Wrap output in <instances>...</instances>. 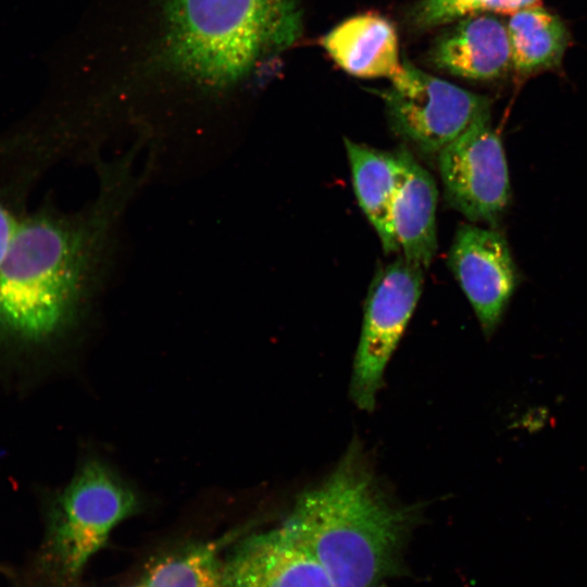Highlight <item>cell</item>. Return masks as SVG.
Wrapping results in <instances>:
<instances>
[{"instance_id":"1","label":"cell","mask_w":587,"mask_h":587,"mask_svg":"<svg viewBox=\"0 0 587 587\" xmlns=\"http://www.w3.org/2000/svg\"><path fill=\"white\" fill-rule=\"evenodd\" d=\"M301 0H136L101 51L117 85L199 99L259 82L301 37Z\"/></svg>"},{"instance_id":"2","label":"cell","mask_w":587,"mask_h":587,"mask_svg":"<svg viewBox=\"0 0 587 587\" xmlns=\"http://www.w3.org/2000/svg\"><path fill=\"white\" fill-rule=\"evenodd\" d=\"M419 513L387 496L361 445L352 442L329 476L297 498L282 525L334 587H379L398 572Z\"/></svg>"},{"instance_id":"3","label":"cell","mask_w":587,"mask_h":587,"mask_svg":"<svg viewBox=\"0 0 587 587\" xmlns=\"http://www.w3.org/2000/svg\"><path fill=\"white\" fill-rule=\"evenodd\" d=\"M109 204L101 200L82 223L37 215L17 225L0 265V337L40 340L66 325L102 246Z\"/></svg>"},{"instance_id":"4","label":"cell","mask_w":587,"mask_h":587,"mask_svg":"<svg viewBox=\"0 0 587 587\" xmlns=\"http://www.w3.org/2000/svg\"><path fill=\"white\" fill-rule=\"evenodd\" d=\"M138 508L132 486L103 461L87 460L52 504L40 558L46 577L63 584L75 579Z\"/></svg>"},{"instance_id":"5","label":"cell","mask_w":587,"mask_h":587,"mask_svg":"<svg viewBox=\"0 0 587 587\" xmlns=\"http://www.w3.org/2000/svg\"><path fill=\"white\" fill-rule=\"evenodd\" d=\"M379 91L392 130L417 150L437 154L475 123L490 117V100L433 76L409 60Z\"/></svg>"},{"instance_id":"6","label":"cell","mask_w":587,"mask_h":587,"mask_svg":"<svg viewBox=\"0 0 587 587\" xmlns=\"http://www.w3.org/2000/svg\"><path fill=\"white\" fill-rule=\"evenodd\" d=\"M423 271L399 257L372 279L350 382V397L362 411L375 408L385 369L421 297Z\"/></svg>"},{"instance_id":"7","label":"cell","mask_w":587,"mask_h":587,"mask_svg":"<svg viewBox=\"0 0 587 587\" xmlns=\"http://www.w3.org/2000/svg\"><path fill=\"white\" fill-rule=\"evenodd\" d=\"M448 204L471 222L497 226L511 202L508 163L490 117L472 125L438 153Z\"/></svg>"},{"instance_id":"8","label":"cell","mask_w":587,"mask_h":587,"mask_svg":"<svg viewBox=\"0 0 587 587\" xmlns=\"http://www.w3.org/2000/svg\"><path fill=\"white\" fill-rule=\"evenodd\" d=\"M448 265L483 333L490 337L521 280L504 234L497 228L462 225L450 247Z\"/></svg>"},{"instance_id":"9","label":"cell","mask_w":587,"mask_h":587,"mask_svg":"<svg viewBox=\"0 0 587 587\" xmlns=\"http://www.w3.org/2000/svg\"><path fill=\"white\" fill-rule=\"evenodd\" d=\"M223 571L226 587H334L283 525L240 540L224 558Z\"/></svg>"},{"instance_id":"10","label":"cell","mask_w":587,"mask_h":587,"mask_svg":"<svg viewBox=\"0 0 587 587\" xmlns=\"http://www.w3.org/2000/svg\"><path fill=\"white\" fill-rule=\"evenodd\" d=\"M434 41L428 60L438 70L470 80H494L512 70L507 23L494 13L460 18Z\"/></svg>"},{"instance_id":"11","label":"cell","mask_w":587,"mask_h":587,"mask_svg":"<svg viewBox=\"0 0 587 587\" xmlns=\"http://www.w3.org/2000/svg\"><path fill=\"white\" fill-rule=\"evenodd\" d=\"M320 42L339 67L355 77L391 80L402 70L397 29L378 13L353 15L325 34Z\"/></svg>"},{"instance_id":"12","label":"cell","mask_w":587,"mask_h":587,"mask_svg":"<svg viewBox=\"0 0 587 587\" xmlns=\"http://www.w3.org/2000/svg\"><path fill=\"white\" fill-rule=\"evenodd\" d=\"M358 202L375 228L386 253L399 252L392 211L405 174L407 149L380 151L345 139Z\"/></svg>"},{"instance_id":"13","label":"cell","mask_w":587,"mask_h":587,"mask_svg":"<svg viewBox=\"0 0 587 587\" xmlns=\"http://www.w3.org/2000/svg\"><path fill=\"white\" fill-rule=\"evenodd\" d=\"M405 165L392 211L394 230L402 257L425 270L437 250L438 192L432 175L408 150Z\"/></svg>"},{"instance_id":"14","label":"cell","mask_w":587,"mask_h":587,"mask_svg":"<svg viewBox=\"0 0 587 587\" xmlns=\"http://www.w3.org/2000/svg\"><path fill=\"white\" fill-rule=\"evenodd\" d=\"M507 28L512 70L521 77L559 66L570 43L562 20L539 3L511 13Z\"/></svg>"},{"instance_id":"15","label":"cell","mask_w":587,"mask_h":587,"mask_svg":"<svg viewBox=\"0 0 587 587\" xmlns=\"http://www.w3.org/2000/svg\"><path fill=\"white\" fill-rule=\"evenodd\" d=\"M225 538L198 542L155 562L140 587H226L221 549Z\"/></svg>"},{"instance_id":"16","label":"cell","mask_w":587,"mask_h":587,"mask_svg":"<svg viewBox=\"0 0 587 587\" xmlns=\"http://www.w3.org/2000/svg\"><path fill=\"white\" fill-rule=\"evenodd\" d=\"M539 2L540 0H419L408 9L405 20L413 30L423 32L473 14L510 15Z\"/></svg>"},{"instance_id":"17","label":"cell","mask_w":587,"mask_h":587,"mask_svg":"<svg viewBox=\"0 0 587 587\" xmlns=\"http://www.w3.org/2000/svg\"><path fill=\"white\" fill-rule=\"evenodd\" d=\"M17 223L0 204V265L17 228Z\"/></svg>"},{"instance_id":"18","label":"cell","mask_w":587,"mask_h":587,"mask_svg":"<svg viewBox=\"0 0 587 587\" xmlns=\"http://www.w3.org/2000/svg\"><path fill=\"white\" fill-rule=\"evenodd\" d=\"M28 587H30V585ZM40 587H67V584L52 582L49 586L43 585V586H40ZM136 587H140V586L138 585Z\"/></svg>"}]
</instances>
